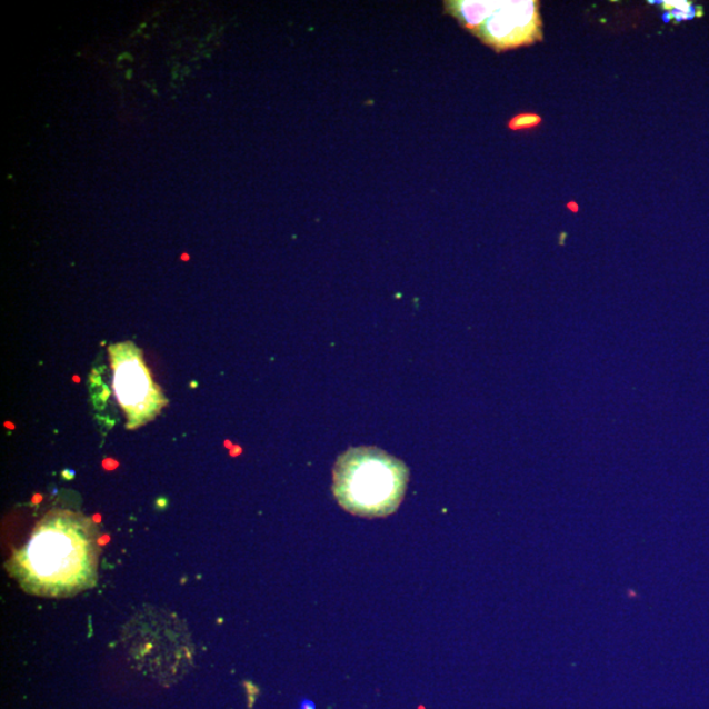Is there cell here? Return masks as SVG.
<instances>
[{"label": "cell", "instance_id": "obj_1", "mask_svg": "<svg viewBox=\"0 0 709 709\" xmlns=\"http://www.w3.org/2000/svg\"><path fill=\"white\" fill-rule=\"evenodd\" d=\"M100 533L93 520L70 510H53L34 527L7 570L28 595L68 598L98 582Z\"/></svg>", "mask_w": 709, "mask_h": 709}, {"label": "cell", "instance_id": "obj_2", "mask_svg": "<svg viewBox=\"0 0 709 709\" xmlns=\"http://www.w3.org/2000/svg\"><path fill=\"white\" fill-rule=\"evenodd\" d=\"M409 469L376 447L350 448L334 467V495L354 516L381 518L393 513L407 491Z\"/></svg>", "mask_w": 709, "mask_h": 709}, {"label": "cell", "instance_id": "obj_3", "mask_svg": "<svg viewBox=\"0 0 709 709\" xmlns=\"http://www.w3.org/2000/svg\"><path fill=\"white\" fill-rule=\"evenodd\" d=\"M445 4L446 11L458 20L461 27L475 33L497 52L530 46L542 38L540 3L537 0H456Z\"/></svg>", "mask_w": 709, "mask_h": 709}, {"label": "cell", "instance_id": "obj_4", "mask_svg": "<svg viewBox=\"0 0 709 709\" xmlns=\"http://www.w3.org/2000/svg\"><path fill=\"white\" fill-rule=\"evenodd\" d=\"M113 372V390L128 419V429L147 425L168 405L133 342L114 343L108 349Z\"/></svg>", "mask_w": 709, "mask_h": 709}, {"label": "cell", "instance_id": "obj_5", "mask_svg": "<svg viewBox=\"0 0 709 709\" xmlns=\"http://www.w3.org/2000/svg\"><path fill=\"white\" fill-rule=\"evenodd\" d=\"M665 11H669L670 18L676 21H685L699 17L697 10L699 7L693 6L687 0H667L661 3Z\"/></svg>", "mask_w": 709, "mask_h": 709}, {"label": "cell", "instance_id": "obj_6", "mask_svg": "<svg viewBox=\"0 0 709 709\" xmlns=\"http://www.w3.org/2000/svg\"><path fill=\"white\" fill-rule=\"evenodd\" d=\"M541 121L542 120L538 113L526 112L519 113L516 116V118H512L509 121L508 127L510 130H512V132H519V130L537 128L541 124Z\"/></svg>", "mask_w": 709, "mask_h": 709}]
</instances>
